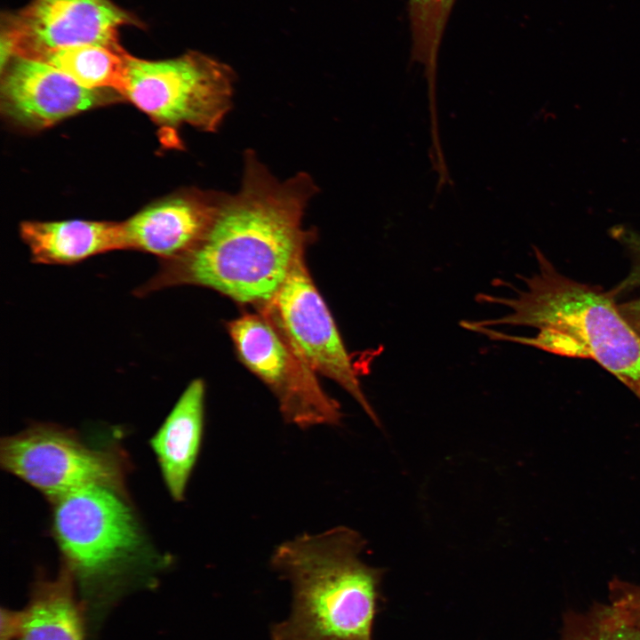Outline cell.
Listing matches in <instances>:
<instances>
[{"label":"cell","mask_w":640,"mask_h":640,"mask_svg":"<svg viewBox=\"0 0 640 640\" xmlns=\"http://www.w3.org/2000/svg\"><path fill=\"white\" fill-rule=\"evenodd\" d=\"M316 192L307 173L280 182L248 150L240 190L225 194L202 239L180 257L162 261L136 294L197 285L256 309L262 307L314 236L302 228L301 220Z\"/></svg>","instance_id":"6da1fadb"},{"label":"cell","mask_w":640,"mask_h":640,"mask_svg":"<svg viewBox=\"0 0 640 640\" xmlns=\"http://www.w3.org/2000/svg\"><path fill=\"white\" fill-rule=\"evenodd\" d=\"M534 252L538 269L521 276L524 288L516 296H476L478 301L507 307L508 315L460 325L492 340L594 360L640 399V336L612 292L567 277L538 248Z\"/></svg>","instance_id":"7a4b0ae2"},{"label":"cell","mask_w":640,"mask_h":640,"mask_svg":"<svg viewBox=\"0 0 640 640\" xmlns=\"http://www.w3.org/2000/svg\"><path fill=\"white\" fill-rule=\"evenodd\" d=\"M365 545L356 530L336 526L275 548L271 567L290 581L293 597L272 640H372L384 570L361 560Z\"/></svg>","instance_id":"3957f363"},{"label":"cell","mask_w":640,"mask_h":640,"mask_svg":"<svg viewBox=\"0 0 640 640\" xmlns=\"http://www.w3.org/2000/svg\"><path fill=\"white\" fill-rule=\"evenodd\" d=\"M52 505V531L72 574L88 626L121 597L155 582L164 561L150 547L127 494L92 485Z\"/></svg>","instance_id":"277c9868"},{"label":"cell","mask_w":640,"mask_h":640,"mask_svg":"<svg viewBox=\"0 0 640 640\" xmlns=\"http://www.w3.org/2000/svg\"><path fill=\"white\" fill-rule=\"evenodd\" d=\"M234 82L229 66L200 52L161 60L131 55L124 98L164 134L183 124L215 132L231 108Z\"/></svg>","instance_id":"5b68a950"},{"label":"cell","mask_w":640,"mask_h":640,"mask_svg":"<svg viewBox=\"0 0 640 640\" xmlns=\"http://www.w3.org/2000/svg\"><path fill=\"white\" fill-rule=\"evenodd\" d=\"M0 463L52 504L92 485L126 494L128 467L119 450L91 446L73 429L52 423H36L3 438Z\"/></svg>","instance_id":"8992f818"},{"label":"cell","mask_w":640,"mask_h":640,"mask_svg":"<svg viewBox=\"0 0 640 640\" xmlns=\"http://www.w3.org/2000/svg\"><path fill=\"white\" fill-rule=\"evenodd\" d=\"M227 329L240 362L272 392L286 423L303 429L340 425V404L265 316L244 313Z\"/></svg>","instance_id":"52a82bcc"},{"label":"cell","mask_w":640,"mask_h":640,"mask_svg":"<svg viewBox=\"0 0 640 640\" xmlns=\"http://www.w3.org/2000/svg\"><path fill=\"white\" fill-rule=\"evenodd\" d=\"M257 311L316 374L339 384L377 426L380 425L331 311L309 274L305 252L296 258L275 296Z\"/></svg>","instance_id":"ba28073f"},{"label":"cell","mask_w":640,"mask_h":640,"mask_svg":"<svg viewBox=\"0 0 640 640\" xmlns=\"http://www.w3.org/2000/svg\"><path fill=\"white\" fill-rule=\"evenodd\" d=\"M2 21L1 67L12 56L42 60L84 44L119 43L122 27L141 21L112 0H31Z\"/></svg>","instance_id":"9c48e42d"},{"label":"cell","mask_w":640,"mask_h":640,"mask_svg":"<svg viewBox=\"0 0 640 640\" xmlns=\"http://www.w3.org/2000/svg\"><path fill=\"white\" fill-rule=\"evenodd\" d=\"M1 108L22 129L42 130L80 112L120 100L110 90L88 89L55 67L12 56L1 68Z\"/></svg>","instance_id":"30bf717a"},{"label":"cell","mask_w":640,"mask_h":640,"mask_svg":"<svg viewBox=\"0 0 640 640\" xmlns=\"http://www.w3.org/2000/svg\"><path fill=\"white\" fill-rule=\"evenodd\" d=\"M224 195L189 188L150 204L122 222L124 250L180 257L204 236Z\"/></svg>","instance_id":"8fae6325"},{"label":"cell","mask_w":640,"mask_h":640,"mask_svg":"<svg viewBox=\"0 0 640 640\" xmlns=\"http://www.w3.org/2000/svg\"><path fill=\"white\" fill-rule=\"evenodd\" d=\"M205 383L193 380L182 392L149 444L164 483L175 501L185 499L200 453L204 427Z\"/></svg>","instance_id":"7c38bea8"},{"label":"cell","mask_w":640,"mask_h":640,"mask_svg":"<svg viewBox=\"0 0 640 640\" xmlns=\"http://www.w3.org/2000/svg\"><path fill=\"white\" fill-rule=\"evenodd\" d=\"M20 234L36 264L73 265L124 250L122 222L69 220L23 221Z\"/></svg>","instance_id":"4fadbf2b"},{"label":"cell","mask_w":640,"mask_h":640,"mask_svg":"<svg viewBox=\"0 0 640 640\" xmlns=\"http://www.w3.org/2000/svg\"><path fill=\"white\" fill-rule=\"evenodd\" d=\"M86 622L72 574L61 564L56 576L33 584L17 640H86Z\"/></svg>","instance_id":"5bb4252c"},{"label":"cell","mask_w":640,"mask_h":640,"mask_svg":"<svg viewBox=\"0 0 640 640\" xmlns=\"http://www.w3.org/2000/svg\"><path fill=\"white\" fill-rule=\"evenodd\" d=\"M131 54L120 44H84L53 52L41 61L67 74L82 86L110 90L124 97Z\"/></svg>","instance_id":"9a60e30c"},{"label":"cell","mask_w":640,"mask_h":640,"mask_svg":"<svg viewBox=\"0 0 640 640\" xmlns=\"http://www.w3.org/2000/svg\"><path fill=\"white\" fill-rule=\"evenodd\" d=\"M456 0H407L411 30V62L424 70L429 116H437V59L444 33Z\"/></svg>","instance_id":"2e32d148"},{"label":"cell","mask_w":640,"mask_h":640,"mask_svg":"<svg viewBox=\"0 0 640 640\" xmlns=\"http://www.w3.org/2000/svg\"><path fill=\"white\" fill-rule=\"evenodd\" d=\"M560 640H640V630L610 604L596 603L586 612L563 614Z\"/></svg>","instance_id":"e0dca14e"},{"label":"cell","mask_w":640,"mask_h":640,"mask_svg":"<svg viewBox=\"0 0 640 640\" xmlns=\"http://www.w3.org/2000/svg\"><path fill=\"white\" fill-rule=\"evenodd\" d=\"M612 605L634 627L640 630V586L614 580L609 588Z\"/></svg>","instance_id":"ac0fdd59"},{"label":"cell","mask_w":640,"mask_h":640,"mask_svg":"<svg viewBox=\"0 0 640 640\" xmlns=\"http://www.w3.org/2000/svg\"><path fill=\"white\" fill-rule=\"evenodd\" d=\"M612 236L628 251L631 268L627 276L613 290L615 294L640 287V234L624 227L612 228Z\"/></svg>","instance_id":"d6986e66"},{"label":"cell","mask_w":640,"mask_h":640,"mask_svg":"<svg viewBox=\"0 0 640 640\" xmlns=\"http://www.w3.org/2000/svg\"><path fill=\"white\" fill-rule=\"evenodd\" d=\"M625 320L640 336V298L618 306Z\"/></svg>","instance_id":"ffe728a7"}]
</instances>
